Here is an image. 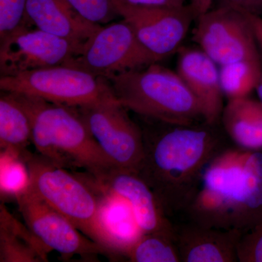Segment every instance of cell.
Listing matches in <instances>:
<instances>
[{
  "label": "cell",
  "instance_id": "obj_1",
  "mask_svg": "<svg viewBox=\"0 0 262 262\" xmlns=\"http://www.w3.org/2000/svg\"><path fill=\"white\" fill-rule=\"evenodd\" d=\"M142 129L144 159L137 175L149 186L167 216L187 211L208 164L225 150L207 127L158 121Z\"/></svg>",
  "mask_w": 262,
  "mask_h": 262
},
{
  "label": "cell",
  "instance_id": "obj_2",
  "mask_svg": "<svg viewBox=\"0 0 262 262\" xmlns=\"http://www.w3.org/2000/svg\"><path fill=\"white\" fill-rule=\"evenodd\" d=\"M191 222L243 234L262 222V149H225L207 165Z\"/></svg>",
  "mask_w": 262,
  "mask_h": 262
},
{
  "label": "cell",
  "instance_id": "obj_3",
  "mask_svg": "<svg viewBox=\"0 0 262 262\" xmlns=\"http://www.w3.org/2000/svg\"><path fill=\"white\" fill-rule=\"evenodd\" d=\"M13 94L28 114L32 143L43 158L60 168L84 169L94 178L117 168L94 139L77 108L37 96Z\"/></svg>",
  "mask_w": 262,
  "mask_h": 262
},
{
  "label": "cell",
  "instance_id": "obj_4",
  "mask_svg": "<svg viewBox=\"0 0 262 262\" xmlns=\"http://www.w3.org/2000/svg\"><path fill=\"white\" fill-rule=\"evenodd\" d=\"M20 159L25 164L32 191L104 248L110 259L124 257L123 248L105 219L103 193L42 155L27 150Z\"/></svg>",
  "mask_w": 262,
  "mask_h": 262
},
{
  "label": "cell",
  "instance_id": "obj_5",
  "mask_svg": "<svg viewBox=\"0 0 262 262\" xmlns=\"http://www.w3.org/2000/svg\"><path fill=\"white\" fill-rule=\"evenodd\" d=\"M108 81L117 99L142 117L177 125L204 121L201 105L182 77L157 63Z\"/></svg>",
  "mask_w": 262,
  "mask_h": 262
},
{
  "label": "cell",
  "instance_id": "obj_6",
  "mask_svg": "<svg viewBox=\"0 0 262 262\" xmlns=\"http://www.w3.org/2000/svg\"><path fill=\"white\" fill-rule=\"evenodd\" d=\"M5 92L37 96L49 102L80 107L115 98L108 80L68 66L1 76Z\"/></svg>",
  "mask_w": 262,
  "mask_h": 262
},
{
  "label": "cell",
  "instance_id": "obj_7",
  "mask_svg": "<svg viewBox=\"0 0 262 262\" xmlns=\"http://www.w3.org/2000/svg\"><path fill=\"white\" fill-rule=\"evenodd\" d=\"M158 62L139 42L130 24L122 20L102 26L82 53L63 66L108 80Z\"/></svg>",
  "mask_w": 262,
  "mask_h": 262
},
{
  "label": "cell",
  "instance_id": "obj_8",
  "mask_svg": "<svg viewBox=\"0 0 262 262\" xmlns=\"http://www.w3.org/2000/svg\"><path fill=\"white\" fill-rule=\"evenodd\" d=\"M77 108L101 149L117 168L138 173L144 159L141 127L116 97Z\"/></svg>",
  "mask_w": 262,
  "mask_h": 262
},
{
  "label": "cell",
  "instance_id": "obj_9",
  "mask_svg": "<svg viewBox=\"0 0 262 262\" xmlns=\"http://www.w3.org/2000/svg\"><path fill=\"white\" fill-rule=\"evenodd\" d=\"M196 21L193 40L217 65L262 61L254 33L245 12L218 6Z\"/></svg>",
  "mask_w": 262,
  "mask_h": 262
},
{
  "label": "cell",
  "instance_id": "obj_10",
  "mask_svg": "<svg viewBox=\"0 0 262 262\" xmlns=\"http://www.w3.org/2000/svg\"><path fill=\"white\" fill-rule=\"evenodd\" d=\"M14 196L26 225L51 251L67 258L75 255L89 261H96L98 255L110 258L104 248L86 237L28 185Z\"/></svg>",
  "mask_w": 262,
  "mask_h": 262
},
{
  "label": "cell",
  "instance_id": "obj_11",
  "mask_svg": "<svg viewBox=\"0 0 262 262\" xmlns=\"http://www.w3.org/2000/svg\"><path fill=\"white\" fill-rule=\"evenodd\" d=\"M82 51L66 39L24 25L0 41V73L13 76L65 65Z\"/></svg>",
  "mask_w": 262,
  "mask_h": 262
},
{
  "label": "cell",
  "instance_id": "obj_12",
  "mask_svg": "<svg viewBox=\"0 0 262 262\" xmlns=\"http://www.w3.org/2000/svg\"><path fill=\"white\" fill-rule=\"evenodd\" d=\"M121 18L135 32L141 44L160 61L180 50L193 20L190 5L178 8H145L123 5L115 0Z\"/></svg>",
  "mask_w": 262,
  "mask_h": 262
},
{
  "label": "cell",
  "instance_id": "obj_13",
  "mask_svg": "<svg viewBox=\"0 0 262 262\" xmlns=\"http://www.w3.org/2000/svg\"><path fill=\"white\" fill-rule=\"evenodd\" d=\"M89 177V182L101 192L120 196L129 203L143 233L175 235V228L154 193L137 174L115 168L96 178Z\"/></svg>",
  "mask_w": 262,
  "mask_h": 262
},
{
  "label": "cell",
  "instance_id": "obj_14",
  "mask_svg": "<svg viewBox=\"0 0 262 262\" xmlns=\"http://www.w3.org/2000/svg\"><path fill=\"white\" fill-rule=\"evenodd\" d=\"M179 53L177 72L201 105L205 123L215 126L225 107L217 64L201 49L182 48Z\"/></svg>",
  "mask_w": 262,
  "mask_h": 262
},
{
  "label": "cell",
  "instance_id": "obj_15",
  "mask_svg": "<svg viewBox=\"0 0 262 262\" xmlns=\"http://www.w3.org/2000/svg\"><path fill=\"white\" fill-rule=\"evenodd\" d=\"M27 21L30 27L66 39L82 51L102 27L83 18L67 0H28Z\"/></svg>",
  "mask_w": 262,
  "mask_h": 262
},
{
  "label": "cell",
  "instance_id": "obj_16",
  "mask_svg": "<svg viewBox=\"0 0 262 262\" xmlns=\"http://www.w3.org/2000/svg\"><path fill=\"white\" fill-rule=\"evenodd\" d=\"M242 234L239 231L211 228L191 222L175 229L180 261H238L237 246Z\"/></svg>",
  "mask_w": 262,
  "mask_h": 262
},
{
  "label": "cell",
  "instance_id": "obj_17",
  "mask_svg": "<svg viewBox=\"0 0 262 262\" xmlns=\"http://www.w3.org/2000/svg\"><path fill=\"white\" fill-rule=\"evenodd\" d=\"M51 250L0 205V261H48Z\"/></svg>",
  "mask_w": 262,
  "mask_h": 262
},
{
  "label": "cell",
  "instance_id": "obj_18",
  "mask_svg": "<svg viewBox=\"0 0 262 262\" xmlns=\"http://www.w3.org/2000/svg\"><path fill=\"white\" fill-rule=\"evenodd\" d=\"M226 133L241 148L262 149V104L249 97L229 100L222 115Z\"/></svg>",
  "mask_w": 262,
  "mask_h": 262
},
{
  "label": "cell",
  "instance_id": "obj_19",
  "mask_svg": "<svg viewBox=\"0 0 262 262\" xmlns=\"http://www.w3.org/2000/svg\"><path fill=\"white\" fill-rule=\"evenodd\" d=\"M32 143V124L28 114L13 93L0 96V147L20 158Z\"/></svg>",
  "mask_w": 262,
  "mask_h": 262
},
{
  "label": "cell",
  "instance_id": "obj_20",
  "mask_svg": "<svg viewBox=\"0 0 262 262\" xmlns=\"http://www.w3.org/2000/svg\"><path fill=\"white\" fill-rule=\"evenodd\" d=\"M262 61H242L221 66L220 82L229 100L248 97L256 89Z\"/></svg>",
  "mask_w": 262,
  "mask_h": 262
},
{
  "label": "cell",
  "instance_id": "obj_21",
  "mask_svg": "<svg viewBox=\"0 0 262 262\" xmlns=\"http://www.w3.org/2000/svg\"><path fill=\"white\" fill-rule=\"evenodd\" d=\"M125 257L133 262L180 261L175 235L163 233L143 234Z\"/></svg>",
  "mask_w": 262,
  "mask_h": 262
},
{
  "label": "cell",
  "instance_id": "obj_22",
  "mask_svg": "<svg viewBox=\"0 0 262 262\" xmlns=\"http://www.w3.org/2000/svg\"><path fill=\"white\" fill-rule=\"evenodd\" d=\"M29 183L25 164L18 157L1 153V191L15 195Z\"/></svg>",
  "mask_w": 262,
  "mask_h": 262
},
{
  "label": "cell",
  "instance_id": "obj_23",
  "mask_svg": "<svg viewBox=\"0 0 262 262\" xmlns=\"http://www.w3.org/2000/svg\"><path fill=\"white\" fill-rule=\"evenodd\" d=\"M83 18L94 24H108L120 16L115 0H67Z\"/></svg>",
  "mask_w": 262,
  "mask_h": 262
},
{
  "label": "cell",
  "instance_id": "obj_24",
  "mask_svg": "<svg viewBox=\"0 0 262 262\" xmlns=\"http://www.w3.org/2000/svg\"><path fill=\"white\" fill-rule=\"evenodd\" d=\"M27 2L28 0H0V41L19 27L28 25Z\"/></svg>",
  "mask_w": 262,
  "mask_h": 262
},
{
  "label": "cell",
  "instance_id": "obj_25",
  "mask_svg": "<svg viewBox=\"0 0 262 262\" xmlns=\"http://www.w3.org/2000/svg\"><path fill=\"white\" fill-rule=\"evenodd\" d=\"M237 256L241 262H262V222L241 235Z\"/></svg>",
  "mask_w": 262,
  "mask_h": 262
},
{
  "label": "cell",
  "instance_id": "obj_26",
  "mask_svg": "<svg viewBox=\"0 0 262 262\" xmlns=\"http://www.w3.org/2000/svg\"><path fill=\"white\" fill-rule=\"evenodd\" d=\"M219 6H227L262 17V0H218Z\"/></svg>",
  "mask_w": 262,
  "mask_h": 262
},
{
  "label": "cell",
  "instance_id": "obj_27",
  "mask_svg": "<svg viewBox=\"0 0 262 262\" xmlns=\"http://www.w3.org/2000/svg\"><path fill=\"white\" fill-rule=\"evenodd\" d=\"M123 5L145 8H178L185 5L186 0H117Z\"/></svg>",
  "mask_w": 262,
  "mask_h": 262
},
{
  "label": "cell",
  "instance_id": "obj_28",
  "mask_svg": "<svg viewBox=\"0 0 262 262\" xmlns=\"http://www.w3.org/2000/svg\"><path fill=\"white\" fill-rule=\"evenodd\" d=\"M213 2L214 0H190L189 5L195 17V20L211 9Z\"/></svg>",
  "mask_w": 262,
  "mask_h": 262
},
{
  "label": "cell",
  "instance_id": "obj_29",
  "mask_svg": "<svg viewBox=\"0 0 262 262\" xmlns=\"http://www.w3.org/2000/svg\"><path fill=\"white\" fill-rule=\"evenodd\" d=\"M246 13L252 27L258 48L262 52V17Z\"/></svg>",
  "mask_w": 262,
  "mask_h": 262
},
{
  "label": "cell",
  "instance_id": "obj_30",
  "mask_svg": "<svg viewBox=\"0 0 262 262\" xmlns=\"http://www.w3.org/2000/svg\"><path fill=\"white\" fill-rule=\"evenodd\" d=\"M255 90H256V92H257L258 98H259V101L262 104V69L261 74H260L259 79H258Z\"/></svg>",
  "mask_w": 262,
  "mask_h": 262
}]
</instances>
